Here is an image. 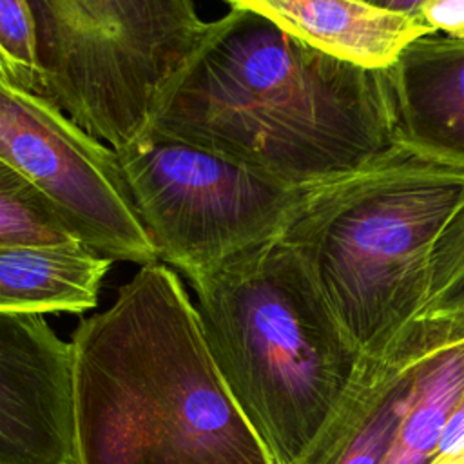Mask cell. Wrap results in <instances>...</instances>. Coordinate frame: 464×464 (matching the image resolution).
Masks as SVG:
<instances>
[{
	"label": "cell",
	"instance_id": "cell-3",
	"mask_svg": "<svg viewBox=\"0 0 464 464\" xmlns=\"http://www.w3.org/2000/svg\"><path fill=\"white\" fill-rule=\"evenodd\" d=\"M207 348L274 464H303L368 357L283 236L190 281Z\"/></svg>",
	"mask_w": 464,
	"mask_h": 464
},
{
	"label": "cell",
	"instance_id": "cell-11",
	"mask_svg": "<svg viewBox=\"0 0 464 464\" xmlns=\"http://www.w3.org/2000/svg\"><path fill=\"white\" fill-rule=\"evenodd\" d=\"M419 359H372L339 415L303 464H386L406 413Z\"/></svg>",
	"mask_w": 464,
	"mask_h": 464
},
{
	"label": "cell",
	"instance_id": "cell-18",
	"mask_svg": "<svg viewBox=\"0 0 464 464\" xmlns=\"http://www.w3.org/2000/svg\"><path fill=\"white\" fill-rule=\"evenodd\" d=\"M431 464H464V439L450 453L435 459Z\"/></svg>",
	"mask_w": 464,
	"mask_h": 464
},
{
	"label": "cell",
	"instance_id": "cell-10",
	"mask_svg": "<svg viewBox=\"0 0 464 464\" xmlns=\"http://www.w3.org/2000/svg\"><path fill=\"white\" fill-rule=\"evenodd\" d=\"M392 71L404 140L464 160V40L419 36Z\"/></svg>",
	"mask_w": 464,
	"mask_h": 464
},
{
	"label": "cell",
	"instance_id": "cell-13",
	"mask_svg": "<svg viewBox=\"0 0 464 464\" xmlns=\"http://www.w3.org/2000/svg\"><path fill=\"white\" fill-rule=\"evenodd\" d=\"M464 395V341L419 357L411 397L386 464H431Z\"/></svg>",
	"mask_w": 464,
	"mask_h": 464
},
{
	"label": "cell",
	"instance_id": "cell-15",
	"mask_svg": "<svg viewBox=\"0 0 464 464\" xmlns=\"http://www.w3.org/2000/svg\"><path fill=\"white\" fill-rule=\"evenodd\" d=\"M69 241L80 239L56 207L25 176L0 160V246Z\"/></svg>",
	"mask_w": 464,
	"mask_h": 464
},
{
	"label": "cell",
	"instance_id": "cell-12",
	"mask_svg": "<svg viewBox=\"0 0 464 464\" xmlns=\"http://www.w3.org/2000/svg\"><path fill=\"white\" fill-rule=\"evenodd\" d=\"M109 266L82 241L0 246V312L82 314L98 304Z\"/></svg>",
	"mask_w": 464,
	"mask_h": 464
},
{
	"label": "cell",
	"instance_id": "cell-9",
	"mask_svg": "<svg viewBox=\"0 0 464 464\" xmlns=\"http://www.w3.org/2000/svg\"><path fill=\"white\" fill-rule=\"evenodd\" d=\"M254 11L335 58L390 69L415 38L431 31L413 14L395 13L364 0H225Z\"/></svg>",
	"mask_w": 464,
	"mask_h": 464
},
{
	"label": "cell",
	"instance_id": "cell-1",
	"mask_svg": "<svg viewBox=\"0 0 464 464\" xmlns=\"http://www.w3.org/2000/svg\"><path fill=\"white\" fill-rule=\"evenodd\" d=\"M147 130L299 188L352 172L404 140L392 67L335 58L241 7L207 22Z\"/></svg>",
	"mask_w": 464,
	"mask_h": 464
},
{
	"label": "cell",
	"instance_id": "cell-19",
	"mask_svg": "<svg viewBox=\"0 0 464 464\" xmlns=\"http://www.w3.org/2000/svg\"><path fill=\"white\" fill-rule=\"evenodd\" d=\"M364 2H370V4L384 7V9H390V4H392V0H364Z\"/></svg>",
	"mask_w": 464,
	"mask_h": 464
},
{
	"label": "cell",
	"instance_id": "cell-14",
	"mask_svg": "<svg viewBox=\"0 0 464 464\" xmlns=\"http://www.w3.org/2000/svg\"><path fill=\"white\" fill-rule=\"evenodd\" d=\"M464 341V210L435 245L426 303L390 357L419 359Z\"/></svg>",
	"mask_w": 464,
	"mask_h": 464
},
{
	"label": "cell",
	"instance_id": "cell-7",
	"mask_svg": "<svg viewBox=\"0 0 464 464\" xmlns=\"http://www.w3.org/2000/svg\"><path fill=\"white\" fill-rule=\"evenodd\" d=\"M0 160L38 187L94 252L111 261H160L114 149L47 96L0 82Z\"/></svg>",
	"mask_w": 464,
	"mask_h": 464
},
{
	"label": "cell",
	"instance_id": "cell-16",
	"mask_svg": "<svg viewBox=\"0 0 464 464\" xmlns=\"http://www.w3.org/2000/svg\"><path fill=\"white\" fill-rule=\"evenodd\" d=\"M0 82L42 92L36 22L29 0H0Z\"/></svg>",
	"mask_w": 464,
	"mask_h": 464
},
{
	"label": "cell",
	"instance_id": "cell-6",
	"mask_svg": "<svg viewBox=\"0 0 464 464\" xmlns=\"http://www.w3.org/2000/svg\"><path fill=\"white\" fill-rule=\"evenodd\" d=\"M114 152L158 259L188 281L281 237L306 192L152 130Z\"/></svg>",
	"mask_w": 464,
	"mask_h": 464
},
{
	"label": "cell",
	"instance_id": "cell-8",
	"mask_svg": "<svg viewBox=\"0 0 464 464\" xmlns=\"http://www.w3.org/2000/svg\"><path fill=\"white\" fill-rule=\"evenodd\" d=\"M0 464H74L72 344L0 312Z\"/></svg>",
	"mask_w": 464,
	"mask_h": 464
},
{
	"label": "cell",
	"instance_id": "cell-5",
	"mask_svg": "<svg viewBox=\"0 0 464 464\" xmlns=\"http://www.w3.org/2000/svg\"><path fill=\"white\" fill-rule=\"evenodd\" d=\"M42 92L118 150L141 136L201 40L192 0H29Z\"/></svg>",
	"mask_w": 464,
	"mask_h": 464
},
{
	"label": "cell",
	"instance_id": "cell-17",
	"mask_svg": "<svg viewBox=\"0 0 464 464\" xmlns=\"http://www.w3.org/2000/svg\"><path fill=\"white\" fill-rule=\"evenodd\" d=\"M417 16L431 33L464 40V0H424Z\"/></svg>",
	"mask_w": 464,
	"mask_h": 464
},
{
	"label": "cell",
	"instance_id": "cell-4",
	"mask_svg": "<svg viewBox=\"0 0 464 464\" xmlns=\"http://www.w3.org/2000/svg\"><path fill=\"white\" fill-rule=\"evenodd\" d=\"M462 210L464 160L402 140L308 187L283 237L355 346L388 359L420 314L435 245Z\"/></svg>",
	"mask_w": 464,
	"mask_h": 464
},
{
	"label": "cell",
	"instance_id": "cell-2",
	"mask_svg": "<svg viewBox=\"0 0 464 464\" xmlns=\"http://www.w3.org/2000/svg\"><path fill=\"white\" fill-rule=\"evenodd\" d=\"M74 464H274L161 261L72 334Z\"/></svg>",
	"mask_w": 464,
	"mask_h": 464
}]
</instances>
